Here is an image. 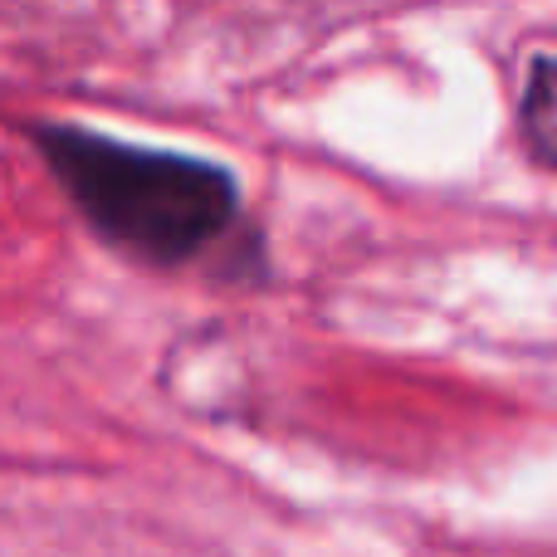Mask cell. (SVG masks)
Instances as JSON below:
<instances>
[{
	"label": "cell",
	"instance_id": "obj_1",
	"mask_svg": "<svg viewBox=\"0 0 557 557\" xmlns=\"http://www.w3.org/2000/svg\"><path fill=\"white\" fill-rule=\"evenodd\" d=\"M25 133L78 221L147 270L201 264L240 235V182L211 157L123 143L84 123H29Z\"/></svg>",
	"mask_w": 557,
	"mask_h": 557
},
{
	"label": "cell",
	"instance_id": "obj_2",
	"mask_svg": "<svg viewBox=\"0 0 557 557\" xmlns=\"http://www.w3.org/2000/svg\"><path fill=\"white\" fill-rule=\"evenodd\" d=\"M553 113H557V98H553V54L539 49L529 64V84H523L519 98V127H523V143H529V157L539 166H553Z\"/></svg>",
	"mask_w": 557,
	"mask_h": 557
}]
</instances>
